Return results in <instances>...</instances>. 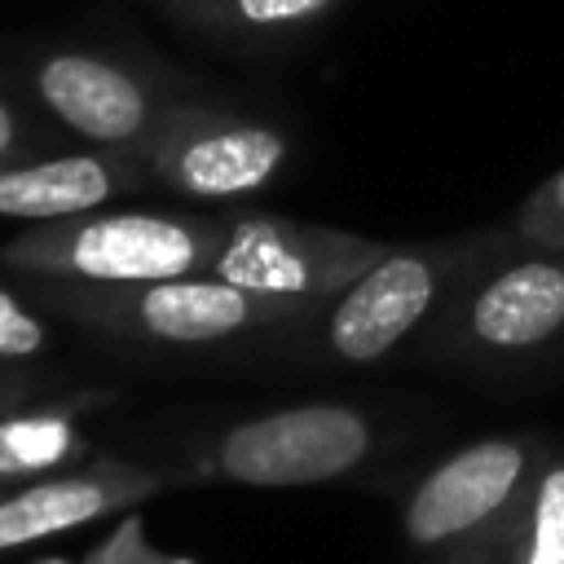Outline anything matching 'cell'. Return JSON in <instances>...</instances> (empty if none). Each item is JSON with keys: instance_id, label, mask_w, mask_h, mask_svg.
<instances>
[{"instance_id": "obj_8", "label": "cell", "mask_w": 564, "mask_h": 564, "mask_svg": "<svg viewBox=\"0 0 564 564\" xmlns=\"http://www.w3.org/2000/svg\"><path fill=\"white\" fill-rule=\"evenodd\" d=\"M22 79H26V93L40 101V110L53 115L70 137L97 150L132 154V159L154 137L163 110L176 97H185L181 88H172L163 70L145 62L75 48V44L35 53Z\"/></svg>"}, {"instance_id": "obj_16", "label": "cell", "mask_w": 564, "mask_h": 564, "mask_svg": "<svg viewBox=\"0 0 564 564\" xmlns=\"http://www.w3.org/2000/svg\"><path fill=\"white\" fill-rule=\"evenodd\" d=\"M79 564H194V560L154 546L150 533H145V520L141 516H123L101 542H93L84 551Z\"/></svg>"}, {"instance_id": "obj_17", "label": "cell", "mask_w": 564, "mask_h": 564, "mask_svg": "<svg viewBox=\"0 0 564 564\" xmlns=\"http://www.w3.org/2000/svg\"><path fill=\"white\" fill-rule=\"evenodd\" d=\"M48 348V326L9 286H0V361H31Z\"/></svg>"}, {"instance_id": "obj_18", "label": "cell", "mask_w": 564, "mask_h": 564, "mask_svg": "<svg viewBox=\"0 0 564 564\" xmlns=\"http://www.w3.org/2000/svg\"><path fill=\"white\" fill-rule=\"evenodd\" d=\"M40 128L0 93V163H26L40 150Z\"/></svg>"}, {"instance_id": "obj_7", "label": "cell", "mask_w": 564, "mask_h": 564, "mask_svg": "<svg viewBox=\"0 0 564 564\" xmlns=\"http://www.w3.org/2000/svg\"><path fill=\"white\" fill-rule=\"evenodd\" d=\"M137 163L172 194L234 203L260 194L282 176V167L291 163V132L256 115H238L198 97H176Z\"/></svg>"}, {"instance_id": "obj_2", "label": "cell", "mask_w": 564, "mask_h": 564, "mask_svg": "<svg viewBox=\"0 0 564 564\" xmlns=\"http://www.w3.org/2000/svg\"><path fill=\"white\" fill-rule=\"evenodd\" d=\"M220 242H225V216L93 207L79 216L40 220L22 229L0 247V260L35 282L132 286V282L212 273Z\"/></svg>"}, {"instance_id": "obj_15", "label": "cell", "mask_w": 564, "mask_h": 564, "mask_svg": "<svg viewBox=\"0 0 564 564\" xmlns=\"http://www.w3.org/2000/svg\"><path fill=\"white\" fill-rule=\"evenodd\" d=\"M511 234L529 247H564V167L551 172L507 220Z\"/></svg>"}, {"instance_id": "obj_12", "label": "cell", "mask_w": 564, "mask_h": 564, "mask_svg": "<svg viewBox=\"0 0 564 564\" xmlns=\"http://www.w3.org/2000/svg\"><path fill=\"white\" fill-rule=\"evenodd\" d=\"M176 31L225 48H286L348 0H150Z\"/></svg>"}, {"instance_id": "obj_13", "label": "cell", "mask_w": 564, "mask_h": 564, "mask_svg": "<svg viewBox=\"0 0 564 564\" xmlns=\"http://www.w3.org/2000/svg\"><path fill=\"white\" fill-rule=\"evenodd\" d=\"M97 397L48 401V405H18L0 414V480H26L44 471H62L93 458V445L79 427V410Z\"/></svg>"}, {"instance_id": "obj_11", "label": "cell", "mask_w": 564, "mask_h": 564, "mask_svg": "<svg viewBox=\"0 0 564 564\" xmlns=\"http://www.w3.org/2000/svg\"><path fill=\"white\" fill-rule=\"evenodd\" d=\"M145 167L119 150H70L26 163H0V216L4 220H62L137 189Z\"/></svg>"}, {"instance_id": "obj_14", "label": "cell", "mask_w": 564, "mask_h": 564, "mask_svg": "<svg viewBox=\"0 0 564 564\" xmlns=\"http://www.w3.org/2000/svg\"><path fill=\"white\" fill-rule=\"evenodd\" d=\"M485 564H564V449H546L529 494Z\"/></svg>"}, {"instance_id": "obj_5", "label": "cell", "mask_w": 564, "mask_h": 564, "mask_svg": "<svg viewBox=\"0 0 564 564\" xmlns=\"http://www.w3.org/2000/svg\"><path fill=\"white\" fill-rule=\"evenodd\" d=\"M375 445L379 423L366 410L344 401H304L220 427L194 454L189 476L247 489L330 485L366 467Z\"/></svg>"}, {"instance_id": "obj_6", "label": "cell", "mask_w": 564, "mask_h": 564, "mask_svg": "<svg viewBox=\"0 0 564 564\" xmlns=\"http://www.w3.org/2000/svg\"><path fill=\"white\" fill-rule=\"evenodd\" d=\"M432 348L485 366L564 348V247L516 242L454 300Z\"/></svg>"}, {"instance_id": "obj_20", "label": "cell", "mask_w": 564, "mask_h": 564, "mask_svg": "<svg viewBox=\"0 0 564 564\" xmlns=\"http://www.w3.org/2000/svg\"><path fill=\"white\" fill-rule=\"evenodd\" d=\"M40 564H66V560H40Z\"/></svg>"}, {"instance_id": "obj_10", "label": "cell", "mask_w": 564, "mask_h": 564, "mask_svg": "<svg viewBox=\"0 0 564 564\" xmlns=\"http://www.w3.org/2000/svg\"><path fill=\"white\" fill-rule=\"evenodd\" d=\"M167 489V471L128 458H88L62 471L0 480V555L97 524Z\"/></svg>"}, {"instance_id": "obj_1", "label": "cell", "mask_w": 564, "mask_h": 564, "mask_svg": "<svg viewBox=\"0 0 564 564\" xmlns=\"http://www.w3.org/2000/svg\"><path fill=\"white\" fill-rule=\"evenodd\" d=\"M520 238L511 225L436 242H392L352 286L313 313L317 344L339 366H375L405 339L436 330L454 300Z\"/></svg>"}, {"instance_id": "obj_3", "label": "cell", "mask_w": 564, "mask_h": 564, "mask_svg": "<svg viewBox=\"0 0 564 564\" xmlns=\"http://www.w3.org/2000/svg\"><path fill=\"white\" fill-rule=\"evenodd\" d=\"M551 441L538 432L480 436L427 467L401 502V538L432 564H485L529 494Z\"/></svg>"}, {"instance_id": "obj_19", "label": "cell", "mask_w": 564, "mask_h": 564, "mask_svg": "<svg viewBox=\"0 0 564 564\" xmlns=\"http://www.w3.org/2000/svg\"><path fill=\"white\" fill-rule=\"evenodd\" d=\"M26 401H35V383L22 379V375H0V414L18 410V405H26Z\"/></svg>"}, {"instance_id": "obj_4", "label": "cell", "mask_w": 564, "mask_h": 564, "mask_svg": "<svg viewBox=\"0 0 564 564\" xmlns=\"http://www.w3.org/2000/svg\"><path fill=\"white\" fill-rule=\"evenodd\" d=\"M48 308L88 322L97 330L167 344V348H198L247 339L273 326L313 322L308 308L269 300L216 273L163 278V282H132V286H75V282H44Z\"/></svg>"}, {"instance_id": "obj_9", "label": "cell", "mask_w": 564, "mask_h": 564, "mask_svg": "<svg viewBox=\"0 0 564 564\" xmlns=\"http://www.w3.org/2000/svg\"><path fill=\"white\" fill-rule=\"evenodd\" d=\"M388 247L392 242L366 234L247 212V216H225V242L212 260V273L247 291H260L269 300L317 313L326 300L352 286Z\"/></svg>"}]
</instances>
